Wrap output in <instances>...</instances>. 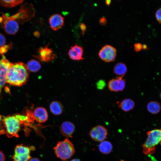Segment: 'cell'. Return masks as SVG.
<instances>
[{
    "label": "cell",
    "mask_w": 161,
    "mask_h": 161,
    "mask_svg": "<svg viewBox=\"0 0 161 161\" xmlns=\"http://www.w3.org/2000/svg\"><path fill=\"white\" fill-rule=\"evenodd\" d=\"M0 134H5L8 137H19L18 132L21 125L26 121L29 122V118L20 114L6 117L0 116Z\"/></svg>",
    "instance_id": "6da1fadb"
},
{
    "label": "cell",
    "mask_w": 161,
    "mask_h": 161,
    "mask_svg": "<svg viewBox=\"0 0 161 161\" xmlns=\"http://www.w3.org/2000/svg\"><path fill=\"white\" fill-rule=\"evenodd\" d=\"M29 74L26 64L21 62L13 64L7 72L6 83L16 86H22L26 83Z\"/></svg>",
    "instance_id": "7a4b0ae2"
},
{
    "label": "cell",
    "mask_w": 161,
    "mask_h": 161,
    "mask_svg": "<svg viewBox=\"0 0 161 161\" xmlns=\"http://www.w3.org/2000/svg\"><path fill=\"white\" fill-rule=\"evenodd\" d=\"M148 137L142 145L143 152L145 155H151L155 151V146L160 143L161 144V128L147 132Z\"/></svg>",
    "instance_id": "3957f363"
},
{
    "label": "cell",
    "mask_w": 161,
    "mask_h": 161,
    "mask_svg": "<svg viewBox=\"0 0 161 161\" xmlns=\"http://www.w3.org/2000/svg\"><path fill=\"white\" fill-rule=\"evenodd\" d=\"M54 149L57 157L63 161L70 158L75 152L73 144L67 138L58 142Z\"/></svg>",
    "instance_id": "277c9868"
},
{
    "label": "cell",
    "mask_w": 161,
    "mask_h": 161,
    "mask_svg": "<svg viewBox=\"0 0 161 161\" xmlns=\"http://www.w3.org/2000/svg\"><path fill=\"white\" fill-rule=\"evenodd\" d=\"M98 55L100 58L106 62L114 61L117 56V50L109 45L104 46L100 49Z\"/></svg>",
    "instance_id": "5b68a950"
},
{
    "label": "cell",
    "mask_w": 161,
    "mask_h": 161,
    "mask_svg": "<svg viewBox=\"0 0 161 161\" xmlns=\"http://www.w3.org/2000/svg\"><path fill=\"white\" fill-rule=\"evenodd\" d=\"M30 150L22 144L17 145L15 148L14 154L13 157V161H29L31 157Z\"/></svg>",
    "instance_id": "8992f818"
},
{
    "label": "cell",
    "mask_w": 161,
    "mask_h": 161,
    "mask_svg": "<svg viewBox=\"0 0 161 161\" xmlns=\"http://www.w3.org/2000/svg\"><path fill=\"white\" fill-rule=\"evenodd\" d=\"M2 56V58L0 60V96L2 89L6 83L8 70L13 64L6 58L4 55Z\"/></svg>",
    "instance_id": "52a82bcc"
},
{
    "label": "cell",
    "mask_w": 161,
    "mask_h": 161,
    "mask_svg": "<svg viewBox=\"0 0 161 161\" xmlns=\"http://www.w3.org/2000/svg\"><path fill=\"white\" fill-rule=\"evenodd\" d=\"M48 46L47 45L45 47L39 48L38 54L33 55V56L43 62H48L54 59L56 55L51 48L48 47Z\"/></svg>",
    "instance_id": "ba28073f"
},
{
    "label": "cell",
    "mask_w": 161,
    "mask_h": 161,
    "mask_svg": "<svg viewBox=\"0 0 161 161\" xmlns=\"http://www.w3.org/2000/svg\"><path fill=\"white\" fill-rule=\"evenodd\" d=\"M107 131L103 126L98 125L95 126L91 130L89 135L94 140L101 142L107 138Z\"/></svg>",
    "instance_id": "9c48e42d"
},
{
    "label": "cell",
    "mask_w": 161,
    "mask_h": 161,
    "mask_svg": "<svg viewBox=\"0 0 161 161\" xmlns=\"http://www.w3.org/2000/svg\"><path fill=\"white\" fill-rule=\"evenodd\" d=\"M124 76H118L110 80L108 83L109 89L116 92L123 91L126 86L125 80L123 78Z\"/></svg>",
    "instance_id": "30bf717a"
},
{
    "label": "cell",
    "mask_w": 161,
    "mask_h": 161,
    "mask_svg": "<svg viewBox=\"0 0 161 161\" xmlns=\"http://www.w3.org/2000/svg\"><path fill=\"white\" fill-rule=\"evenodd\" d=\"M3 27L5 32L9 35H14L18 31L19 25L17 21L11 16L5 19Z\"/></svg>",
    "instance_id": "8fae6325"
},
{
    "label": "cell",
    "mask_w": 161,
    "mask_h": 161,
    "mask_svg": "<svg viewBox=\"0 0 161 161\" xmlns=\"http://www.w3.org/2000/svg\"><path fill=\"white\" fill-rule=\"evenodd\" d=\"M64 17L58 14L52 15L49 19L50 28L54 31H57L62 28L64 24Z\"/></svg>",
    "instance_id": "7c38bea8"
},
{
    "label": "cell",
    "mask_w": 161,
    "mask_h": 161,
    "mask_svg": "<svg viewBox=\"0 0 161 161\" xmlns=\"http://www.w3.org/2000/svg\"><path fill=\"white\" fill-rule=\"evenodd\" d=\"M32 115L33 120L40 123L45 122L48 117L47 110L42 107H38L35 108L33 112H32Z\"/></svg>",
    "instance_id": "4fadbf2b"
},
{
    "label": "cell",
    "mask_w": 161,
    "mask_h": 161,
    "mask_svg": "<svg viewBox=\"0 0 161 161\" xmlns=\"http://www.w3.org/2000/svg\"><path fill=\"white\" fill-rule=\"evenodd\" d=\"M83 53V48L76 44L71 47L68 54L69 57L75 61L82 60L84 59L82 57Z\"/></svg>",
    "instance_id": "5bb4252c"
},
{
    "label": "cell",
    "mask_w": 161,
    "mask_h": 161,
    "mask_svg": "<svg viewBox=\"0 0 161 161\" xmlns=\"http://www.w3.org/2000/svg\"><path fill=\"white\" fill-rule=\"evenodd\" d=\"M75 129V126L69 121H65L61 124L60 131L61 134L66 137H71Z\"/></svg>",
    "instance_id": "9a60e30c"
},
{
    "label": "cell",
    "mask_w": 161,
    "mask_h": 161,
    "mask_svg": "<svg viewBox=\"0 0 161 161\" xmlns=\"http://www.w3.org/2000/svg\"><path fill=\"white\" fill-rule=\"evenodd\" d=\"M135 105V103L132 100L126 98L119 103L118 106L123 111L128 112L133 109Z\"/></svg>",
    "instance_id": "2e32d148"
},
{
    "label": "cell",
    "mask_w": 161,
    "mask_h": 161,
    "mask_svg": "<svg viewBox=\"0 0 161 161\" xmlns=\"http://www.w3.org/2000/svg\"><path fill=\"white\" fill-rule=\"evenodd\" d=\"M49 108L51 112L55 115L61 114L63 111V105L60 102L57 101L51 102L49 106Z\"/></svg>",
    "instance_id": "e0dca14e"
},
{
    "label": "cell",
    "mask_w": 161,
    "mask_h": 161,
    "mask_svg": "<svg viewBox=\"0 0 161 161\" xmlns=\"http://www.w3.org/2000/svg\"><path fill=\"white\" fill-rule=\"evenodd\" d=\"M113 72L119 76H124L127 71V68L126 65L123 62H119L114 66Z\"/></svg>",
    "instance_id": "ac0fdd59"
},
{
    "label": "cell",
    "mask_w": 161,
    "mask_h": 161,
    "mask_svg": "<svg viewBox=\"0 0 161 161\" xmlns=\"http://www.w3.org/2000/svg\"><path fill=\"white\" fill-rule=\"evenodd\" d=\"M112 145L109 141L104 140L99 145V149L100 152L104 154H108L110 153L112 149Z\"/></svg>",
    "instance_id": "d6986e66"
},
{
    "label": "cell",
    "mask_w": 161,
    "mask_h": 161,
    "mask_svg": "<svg viewBox=\"0 0 161 161\" xmlns=\"http://www.w3.org/2000/svg\"><path fill=\"white\" fill-rule=\"evenodd\" d=\"M147 108L149 112L153 114H156L160 112L161 107L159 102L151 101L148 103Z\"/></svg>",
    "instance_id": "ffe728a7"
},
{
    "label": "cell",
    "mask_w": 161,
    "mask_h": 161,
    "mask_svg": "<svg viewBox=\"0 0 161 161\" xmlns=\"http://www.w3.org/2000/svg\"><path fill=\"white\" fill-rule=\"evenodd\" d=\"M26 65L29 71L32 72H38L41 68L40 63L35 59H32L29 61Z\"/></svg>",
    "instance_id": "44dd1931"
},
{
    "label": "cell",
    "mask_w": 161,
    "mask_h": 161,
    "mask_svg": "<svg viewBox=\"0 0 161 161\" xmlns=\"http://www.w3.org/2000/svg\"><path fill=\"white\" fill-rule=\"evenodd\" d=\"M22 0H0V4L2 6L7 7H14L22 3Z\"/></svg>",
    "instance_id": "7402d4cb"
},
{
    "label": "cell",
    "mask_w": 161,
    "mask_h": 161,
    "mask_svg": "<svg viewBox=\"0 0 161 161\" xmlns=\"http://www.w3.org/2000/svg\"><path fill=\"white\" fill-rule=\"evenodd\" d=\"M10 45H4L0 47V55H4V53L6 52L10 49Z\"/></svg>",
    "instance_id": "603a6c76"
},
{
    "label": "cell",
    "mask_w": 161,
    "mask_h": 161,
    "mask_svg": "<svg viewBox=\"0 0 161 161\" xmlns=\"http://www.w3.org/2000/svg\"><path fill=\"white\" fill-rule=\"evenodd\" d=\"M156 18L157 21L161 23V8L158 9L155 13Z\"/></svg>",
    "instance_id": "cb8c5ba5"
},
{
    "label": "cell",
    "mask_w": 161,
    "mask_h": 161,
    "mask_svg": "<svg viewBox=\"0 0 161 161\" xmlns=\"http://www.w3.org/2000/svg\"><path fill=\"white\" fill-rule=\"evenodd\" d=\"M6 39L4 35L0 33V47L4 45Z\"/></svg>",
    "instance_id": "d4e9b609"
},
{
    "label": "cell",
    "mask_w": 161,
    "mask_h": 161,
    "mask_svg": "<svg viewBox=\"0 0 161 161\" xmlns=\"http://www.w3.org/2000/svg\"><path fill=\"white\" fill-rule=\"evenodd\" d=\"M142 45L140 43H135L134 45V50L136 52L140 51L142 49Z\"/></svg>",
    "instance_id": "484cf974"
},
{
    "label": "cell",
    "mask_w": 161,
    "mask_h": 161,
    "mask_svg": "<svg viewBox=\"0 0 161 161\" xmlns=\"http://www.w3.org/2000/svg\"><path fill=\"white\" fill-rule=\"evenodd\" d=\"M79 27L82 31L81 34L83 35L86 30V26L84 24L81 23L80 24Z\"/></svg>",
    "instance_id": "4316f807"
},
{
    "label": "cell",
    "mask_w": 161,
    "mask_h": 161,
    "mask_svg": "<svg viewBox=\"0 0 161 161\" xmlns=\"http://www.w3.org/2000/svg\"><path fill=\"white\" fill-rule=\"evenodd\" d=\"M105 82L102 80H100L98 82L97 84V88L100 89H102L105 86Z\"/></svg>",
    "instance_id": "83f0119b"
},
{
    "label": "cell",
    "mask_w": 161,
    "mask_h": 161,
    "mask_svg": "<svg viewBox=\"0 0 161 161\" xmlns=\"http://www.w3.org/2000/svg\"><path fill=\"white\" fill-rule=\"evenodd\" d=\"M99 23L102 26L105 25L107 23V20L105 18L102 17L100 19Z\"/></svg>",
    "instance_id": "f1b7e54d"
},
{
    "label": "cell",
    "mask_w": 161,
    "mask_h": 161,
    "mask_svg": "<svg viewBox=\"0 0 161 161\" xmlns=\"http://www.w3.org/2000/svg\"><path fill=\"white\" fill-rule=\"evenodd\" d=\"M5 155L2 151H0V161H5Z\"/></svg>",
    "instance_id": "f546056e"
},
{
    "label": "cell",
    "mask_w": 161,
    "mask_h": 161,
    "mask_svg": "<svg viewBox=\"0 0 161 161\" xmlns=\"http://www.w3.org/2000/svg\"><path fill=\"white\" fill-rule=\"evenodd\" d=\"M34 35L37 37H39L40 35V34L38 31H36L34 33Z\"/></svg>",
    "instance_id": "4dcf8cb0"
},
{
    "label": "cell",
    "mask_w": 161,
    "mask_h": 161,
    "mask_svg": "<svg viewBox=\"0 0 161 161\" xmlns=\"http://www.w3.org/2000/svg\"><path fill=\"white\" fill-rule=\"evenodd\" d=\"M29 161H41V160L38 158H33L31 159Z\"/></svg>",
    "instance_id": "1f68e13d"
},
{
    "label": "cell",
    "mask_w": 161,
    "mask_h": 161,
    "mask_svg": "<svg viewBox=\"0 0 161 161\" xmlns=\"http://www.w3.org/2000/svg\"><path fill=\"white\" fill-rule=\"evenodd\" d=\"M111 2V1L110 0H106L105 1V4L108 6H109L110 5Z\"/></svg>",
    "instance_id": "d6a6232c"
},
{
    "label": "cell",
    "mask_w": 161,
    "mask_h": 161,
    "mask_svg": "<svg viewBox=\"0 0 161 161\" xmlns=\"http://www.w3.org/2000/svg\"><path fill=\"white\" fill-rule=\"evenodd\" d=\"M149 157H151V161H157V160L153 157L152 156H151L150 155H149Z\"/></svg>",
    "instance_id": "836d02e7"
},
{
    "label": "cell",
    "mask_w": 161,
    "mask_h": 161,
    "mask_svg": "<svg viewBox=\"0 0 161 161\" xmlns=\"http://www.w3.org/2000/svg\"><path fill=\"white\" fill-rule=\"evenodd\" d=\"M147 48V46L145 44H144L142 45V49L144 50L146 49Z\"/></svg>",
    "instance_id": "e575fe53"
},
{
    "label": "cell",
    "mask_w": 161,
    "mask_h": 161,
    "mask_svg": "<svg viewBox=\"0 0 161 161\" xmlns=\"http://www.w3.org/2000/svg\"><path fill=\"white\" fill-rule=\"evenodd\" d=\"M70 161H80L78 159H73Z\"/></svg>",
    "instance_id": "d590c367"
},
{
    "label": "cell",
    "mask_w": 161,
    "mask_h": 161,
    "mask_svg": "<svg viewBox=\"0 0 161 161\" xmlns=\"http://www.w3.org/2000/svg\"><path fill=\"white\" fill-rule=\"evenodd\" d=\"M160 97H161V95H160Z\"/></svg>",
    "instance_id": "8d00e7d4"
}]
</instances>
